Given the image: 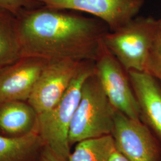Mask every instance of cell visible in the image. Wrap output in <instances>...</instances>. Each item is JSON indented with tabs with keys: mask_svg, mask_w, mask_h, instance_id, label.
Instances as JSON below:
<instances>
[{
	"mask_svg": "<svg viewBox=\"0 0 161 161\" xmlns=\"http://www.w3.org/2000/svg\"><path fill=\"white\" fill-rule=\"evenodd\" d=\"M69 12L41 6L17 15L22 58L95 62L109 29L96 17Z\"/></svg>",
	"mask_w": 161,
	"mask_h": 161,
	"instance_id": "obj_1",
	"label": "cell"
},
{
	"mask_svg": "<svg viewBox=\"0 0 161 161\" xmlns=\"http://www.w3.org/2000/svg\"><path fill=\"white\" fill-rule=\"evenodd\" d=\"M95 72L94 62H92L75 77L54 108L38 115L36 131L44 145L62 161H68L70 154L69 129L80 101L84 83Z\"/></svg>",
	"mask_w": 161,
	"mask_h": 161,
	"instance_id": "obj_2",
	"label": "cell"
},
{
	"mask_svg": "<svg viewBox=\"0 0 161 161\" xmlns=\"http://www.w3.org/2000/svg\"><path fill=\"white\" fill-rule=\"evenodd\" d=\"M115 115V109L95 72L82 86L80 101L70 126L69 144L112 134Z\"/></svg>",
	"mask_w": 161,
	"mask_h": 161,
	"instance_id": "obj_3",
	"label": "cell"
},
{
	"mask_svg": "<svg viewBox=\"0 0 161 161\" xmlns=\"http://www.w3.org/2000/svg\"><path fill=\"white\" fill-rule=\"evenodd\" d=\"M161 25V19L137 16L115 31L104 36V45L127 72H144L150 52Z\"/></svg>",
	"mask_w": 161,
	"mask_h": 161,
	"instance_id": "obj_4",
	"label": "cell"
},
{
	"mask_svg": "<svg viewBox=\"0 0 161 161\" xmlns=\"http://www.w3.org/2000/svg\"><path fill=\"white\" fill-rule=\"evenodd\" d=\"M94 65L100 84L113 107L130 118L142 120L128 72L104 44Z\"/></svg>",
	"mask_w": 161,
	"mask_h": 161,
	"instance_id": "obj_5",
	"label": "cell"
},
{
	"mask_svg": "<svg viewBox=\"0 0 161 161\" xmlns=\"http://www.w3.org/2000/svg\"><path fill=\"white\" fill-rule=\"evenodd\" d=\"M92 62L72 59L48 62L28 103L38 115L52 109L61 100L75 77Z\"/></svg>",
	"mask_w": 161,
	"mask_h": 161,
	"instance_id": "obj_6",
	"label": "cell"
},
{
	"mask_svg": "<svg viewBox=\"0 0 161 161\" xmlns=\"http://www.w3.org/2000/svg\"><path fill=\"white\" fill-rule=\"evenodd\" d=\"M112 136L116 149L129 161H161L159 142L144 122L115 109Z\"/></svg>",
	"mask_w": 161,
	"mask_h": 161,
	"instance_id": "obj_7",
	"label": "cell"
},
{
	"mask_svg": "<svg viewBox=\"0 0 161 161\" xmlns=\"http://www.w3.org/2000/svg\"><path fill=\"white\" fill-rule=\"evenodd\" d=\"M50 8L84 12L105 23L109 31L125 26L138 13L145 0H35Z\"/></svg>",
	"mask_w": 161,
	"mask_h": 161,
	"instance_id": "obj_8",
	"label": "cell"
},
{
	"mask_svg": "<svg viewBox=\"0 0 161 161\" xmlns=\"http://www.w3.org/2000/svg\"><path fill=\"white\" fill-rule=\"evenodd\" d=\"M48 62L23 58L0 68V103L28 100Z\"/></svg>",
	"mask_w": 161,
	"mask_h": 161,
	"instance_id": "obj_9",
	"label": "cell"
},
{
	"mask_svg": "<svg viewBox=\"0 0 161 161\" xmlns=\"http://www.w3.org/2000/svg\"><path fill=\"white\" fill-rule=\"evenodd\" d=\"M128 76L141 113L142 121L161 144V84L145 72L130 70Z\"/></svg>",
	"mask_w": 161,
	"mask_h": 161,
	"instance_id": "obj_10",
	"label": "cell"
},
{
	"mask_svg": "<svg viewBox=\"0 0 161 161\" xmlns=\"http://www.w3.org/2000/svg\"><path fill=\"white\" fill-rule=\"evenodd\" d=\"M38 114L23 101L0 103V132L4 136L21 137L36 131Z\"/></svg>",
	"mask_w": 161,
	"mask_h": 161,
	"instance_id": "obj_11",
	"label": "cell"
},
{
	"mask_svg": "<svg viewBox=\"0 0 161 161\" xmlns=\"http://www.w3.org/2000/svg\"><path fill=\"white\" fill-rule=\"evenodd\" d=\"M44 146L37 131L16 137L0 135V161H41Z\"/></svg>",
	"mask_w": 161,
	"mask_h": 161,
	"instance_id": "obj_12",
	"label": "cell"
},
{
	"mask_svg": "<svg viewBox=\"0 0 161 161\" xmlns=\"http://www.w3.org/2000/svg\"><path fill=\"white\" fill-rule=\"evenodd\" d=\"M22 58V48L16 19L8 12L0 10V68Z\"/></svg>",
	"mask_w": 161,
	"mask_h": 161,
	"instance_id": "obj_13",
	"label": "cell"
},
{
	"mask_svg": "<svg viewBox=\"0 0 161 161\" xmlns=\"http://www.w3.org/2000/svg\"><path fill=\"white\" fill-rule=\"evenodd\" d=\"M115 149L112 134L84 140L77 143L68 161H109Z\"/></svg>",
	"mask_w": 161,
	"mask_h": 161,
	"instance_id": "obj_14",
	"label": "cell"
},
{
	"mask_svg": "<svg viewBox=\"0 0 161 161\" xmlns=\"http://www.w3.org/2000/svg\"><path fill=\"white\" fill-rule=\"evenodd\" d=\"M144 72L153 76L161 84V19L157 36L150 52Z\"/></svg>",
	"mask_w": 161,
	"mask_h": 161,
	"instance_id": "obj_15",
	"label": "cell"
},
{
	"mask_svg": "<svg viewBox=\"0 0 161 161\" xmlns=\"http://www.w3.org/2000/svg\"><path fill=\"white\" fill-rule=\"evenodd\" d=\"M41 6L40 3L35 0H0V10L16 16L25 10Z\"/></svg>",
	"mask_w": 161,
	"mask_h": 161,
	"instance_id": "obj_16",
	"label": "cell"
},
{
	"mask_svg": "<svg viewBox=\"0 0 161 161\" xmlns=\"http://www.w3.org/2000/svg\"><path fill=\"white\" fill-rule=\"evenodd\" d=\"M41 161H63L59 159L48 147L44 146L41 156Z\"/></svg>",
	"mask_w": 161,
	"mask_h": 161,
	"instance_id": "obj_17",
	"label": "cell"
},
{
	"mask_svg": "<svg viewBox=\"0 0 161 161\" xmlns=\"http://www.w3.org/2000/svg\"><path fill=\"white\" fill-rule=\"evenodd\" d=\"M109 161H129L126 158L115 149L113 151Z\"/></svg>",
	"mask_w": 161,
	"mask_h": 161,
	"instance_id": "obj_18",
	"label": "cell"
}]
</instances>
